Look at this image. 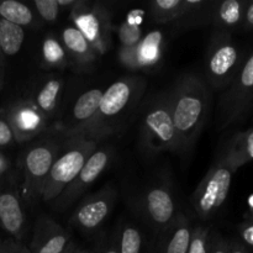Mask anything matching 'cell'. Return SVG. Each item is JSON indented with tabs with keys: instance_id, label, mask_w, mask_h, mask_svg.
Here are the masks:
<instances>
[{
	"instance_id": "6da1fadb",
	"label": "cell",
	"mask_w": 253,
	"mask_h": 253,
	"mask_svg": "<svg viewBox=\"0 0 253 253\" xmlns=\"http://www.w3.org/2000/svg\"><path fill=\"white\" fill-rule=\"evenodd\" d=\"M167 98L178 133V151L187 152L197 142L208 119L209 89L199 76L184 74Z\"/></svg>"
},
{
	"instance_id": "7a4b0ae2",
	"label": "cell",
	"mask_w": 253,
	"mask_h": 253,
	"mask_svg": "<svg viewBox=\"0 0 253 253\" xmlns=\"http://www.w3.org/2000/svg\"><path fill=\"white\" fill-rule=\"evenodd\" d=\"M96 148L98 138L89 136L71 137L64 147H61L52 165L42 190V199L44 202H54L67 185L73 182Z\"/></svg>"
},
{
	"instance_id": "3957f363",
	"label": "cell",
	"mask_w": 253,
	"mask_h": 253,
	"mask_svg": "<svg viewBox=\"0 0 253 253\" xmlns=\"http://www.w3.org/2000/svg\"><path fill=\"white\" fill-rule=\"evenodd\" d=\"M141 142L150 153L178 151V133L168 98L158 100L143 115Z\"/></svg>"
},
{
	"instance_id": "277c9868",
	"label": "cell",
	"mask_w": 253,
	"mask_h": 253,
	"mask_svg": "<svg viewBox=\"0 0 253 253\" xmlns=\"http://www.w3.org/2000/svg\"><path fill=\"white\" fill-rule=\"evenodd\" d=\"M232 172L231 167L221 160L200 182L190 198L193 208L199 217L210 219L222 207L231 187Z\"/></svg>"
},
{
	"instance_id": "5b68a950",
	"label": "cell",
	"mask_w": 253,
	"mask_h": 253,
	"mask_svg": "<svg viewBox=\"0 0 253 253\" xmlns=\"http://www.w3.org/2000/svg\"><path fill=\"white\" fill-rule=\"evenodd\" d=\"M61 146L54 142L40 143L30 148L24 156V195L29 203H36L42 198L44 182L52 165L58 156Z\"/></svg>"
},
{
	"instance_id": "8992f818",
	"label": "cell",
	"mask_w": 253,
	"mask_h": 253,
	"mask_svg": "<svg viewBox=\"0 0 253 253\" xmlns=\"http://www.w3.org/2000/svg\"><path fill=\"white\" fill-rule=\"evenodd\" d=\"M71 17L74 26L85 36L98 54L108 51L110 46V16L99 4H89L77 0L72 7Z\"/></svg>"
},
{
	"instance_id": "52a82bcc",
	"label": "cell",
	"mask_w": 253,
	"mask_h": 253,
	"mask_svg": "<svg viewBox=\"0 0 253 253\" xmlns=\"http://www.w3.org/2000/svg\"><path fill=\"white\" fill-rule=\"evenodd\" d=\"M136 84L137 83L135 79L124 78L111 84L104 91L99 105L98 115L89 131V137L100 140L101 137L110 133L106 128V121L120 115L135 100L137 94Z\"/></svg>"
},
{
	"instance_id": "ba28073f",
	"label": "cell",
	"mask_w": 253,
	"mask_h": 253,
	"mask_svg": "<svg viewBox=\"0 0 253 253\" xmlns=\"http://www.w3.org/2000/svg\"><path fill=\"white\" fill-rule=\"evenodd\" d=\"M111 160V151L109 147L96 148L88 161L85 162L84 167L78 173L73 182L67 185L66 189L61 193L58 198L53 202V208L58 211H63L67 208L71 207L77 199L82 197L86 192L89 187L99 178L109 166Z\"/></svg>"
},
{
	"instance_id": "9c48e42d",
	"label": "cell",
	"mask_w": 253,
	"mask_h": 253,
	"mask_svg": "<svg viewBox=\"0 0 253 253\" xmlns=\"http://www.w3.org/2000/svg\"><path fill=\"white\" fill-rule=\"evenodd\" d=\"M140 212L153 229L163 234L177 217V207L172 193L165 185L150 188L141 197Z\"/></svg>"
},
{
	"instance_id": "30bf717a",
	"label": "cell",
	"mask_w": 253,
	"mask_h": 253,
	"mask_svg": "<svg viewBox=\"0 0 253 253\" xmlns=\"http://www.w3.org/2000/svg\"><path fill=\"white\" fill-rule=\"evenodd\" d=\"M237 61L239 52L230 40L224 35L215 37L211 46L209 47L205 61V74L208 82L214 88L226 85L234 73Z\"/></svg>"
},
{
	"instance_id": "8fae6325",
	"label": "cell",
	"mask_w": 253,
	"mask_h": 253,
	"mask_svg": "<svg viewBox=\"0 0 253 253\" xmlns=\"http://www.w3.org/2000/svg\"><path fill=\"white\" fill-rule=\"evenodd\" d=\"M115 197L116 193L108 188L85 198L74 210L71 225L85 234L95 231L110 215Z\"/></svg>"
},
{
	"instance_id": "7c38bea8",
	"label": "cell",
	"mask_w": 253,
	"mask_h": 253,
	"mask_svg": "<svg viewBox=\"0 0 253 253\" xmlns=\"http://www.w3.org/2000/svg\"><path fill=\"white\" fill-rule=\"evenodd\" d=\"M2 111L17 142H25L34 138L46 128L48 123L31 100L16 101Z\"/></svg>"
},
{
	"instance_id": "4fadbf2b",
	"label": "cell",
	"mask_w": 253,
	"mask_h": 253,
	"mask_svg": "<svg viewBox=\"0 0 253 253\" xmlns=\"http://www.w3.org/2000/svg\"><path fill=\"white\" fill-rule=\"evenodd\" d=\"M69 241V234L61 225L42 215L35 222L34 235L27 250L30 253H62Z\"/></svg>"
},
{
	"instance_id": "5bb4252c",
	"label": "cell",
	"mask_w": 253,
	"mask_h": 253,
	"mask_svg": "<svg viewBox=\"0 0 253 253\" xmlns=\"http://www.w3.org/2000/svg\"><path fill=\"white\" fill-rule=\"evenodd\" d=\"M103 93L100 89H90L77 99L72 110V126L66 131L69 137L89 136V131L98 115Z\"/></svg>"
},
{
	"instance_id": "9a60e30c",
	"label": "cell",
	"mask_w": 253,
	"mask_h": 253,
	"mask_svg": "<svg viewBox=\"0 0 253 253\" xmlns=\"http://www.w3.org/2000/svg\"><path fill=\"white\" fill-rule=\"evenodd\" d=\"M253 90V54L245 63L234 88L222 99L221 121L227 125L242 111L246 96Z\"/></svg>"
},
{
	"instance_id": "2e32d148",
	"label": "cell",
	"mask_w": 253,
	"mask_h": 253,
	"mask_svg": "<svg viewBox=\"0 0 253 253\" xmlns=\"http://www.w3.org/2000/svg\"><path fill=\"white\" fill-rule=\"evenodd\" d=\"M25 219L21 202L11 188H0V224L2 229L20 242L25 234Z\"/></svg>"
},
{
	"instance_id": "e0dca14e",
	"label": "cell",
	"mask_w": 253,
	"mask_h": 253,
	"mask_svg": "<svg viewBox=\"0 0 253 253\" xmlns=\"http://www.w3.org/2000/svg\"><path fill=\"white\" fill-rule=\"evenodd\" d=\"M193 226L189 220L178 214L169 229L163 232L157 253H188Z\"/></svg>"
},
{
	"instance_id": "ac0fdd59",
	"label": "cell",
	"mask_w": 253,
	"mask_h": 253,
	"mask_svg": "<svg viewBox=\"0 0 253 253\" xmlns=\"http://www.w3.org/2000/svg\"><path fill=\"white\" fill-rule=\"evenodd\" d=\"M62 42L67 53L78 66L88 67L96 61L98 52L76 26H67L62 31Z\"/></svg>"
},
{
	"instance_id": "d6986e66",
	"label": "cell",
	"mask_w": 253,
	"mask_h": 253,
	"mask_svg": "<svg viewBox=\"0 0 253 253\" xmlns=\"http://www.w3.org/2000/svg\"><path fill=\"white\" fill-rule=\"evenodd\" d=\"M62 79L58 77H47L42 82L41 85L34 91L31 101L39 109L40 113L47 119L51 120L52 116L58 108L62 93Z\"/></svg>"
},
{
	"instance_id": "ffe728a7",
	"label": "cell",
	"mask_w": 253,
	"mask_h": 253,
	"mask_svg": "<svg viewBox=\"0 0 253 253\" xmlns=\"http://www.w3.org/2000/svg\"><path fill=\"white\" fill-rule=\"evenodd\" d=\"M188 6V0H155L150 2V16L157 24H166L184 16Z\"/></svg>"
},
{
	"instance_id": "44dd1931",
	"label": "cell",
	"mask_w": 253,
	"mask_h": 253,
	"mask_svg": "<svg viewBox=\"0 0 253 253\" xmlns=\"http://www.w3.org/2000/svg\"><path fill=\"white\" fill-rule=\"evenodd\" d=\"M251 160H253V130L237 136L224 158L232 170Z\"/></svg>"
},
{
	"instance_id": "7402d4cb",
	"label": "cell",
	"mask_w": 253,
	"mask_h": 253,
	"mask_svg": "<svg viewBox=\"0 0 253 253\" xmlns=\"http://www.w3.org/2000/svg\"><path fill=\"white\" fill-rule=\"evenodd\" d=\"M163 44V36L161 32L155 31L148 34L140 43L135 46L136 56H137L140 68L153 66L160 58L161 48Z\"/></svg>"
},
{
	"instance_id": "603a6c76",
	"label": "cell",
	"mask_w": 253,
	"mask_h": 253,
	"mask_svg": "<svg viewBox=\"0 0 253 253\" xmlns=\"http://www.w3.org/2000/svg\"><path fill=\"white\" fill-rule=\"evenodd\" d=\"M25 31L21 26L0 19V44L5 57L15 56L21 49Z\"/></svg>"
},
{
	"instance_id": "cb8c5ba5",
	"label": "cell",
	"mask_w": 253,
	"mask_h": 253,
	"mask_svg": "<svg viewBox=\"0 0 253 253\" xmlns=\"http://www.w3.org/2000/svg\"><path fill=\"white\" fill-rule=\"evenodd\" d=\"M120 253H150L142 232L136 226L126 224L118 234Z\"/></svg>"
},
{
	"instance_id": "d4e9b609",
	"label": "cell",
	"mask_w": 253,
	"mask_h": 253,
	"mask_svg": "<svg viewBox=\"0 0 253 253\" xmlns=\"http://www.w3.org/2000/svg\"><path fill=\"white\" fill-rule=\"evenodd\" d=\"M0 19L22 27L34 22V14L27 5L17 0H2L0 1Z\"/></svg>"
},
{
	"instance_id": "484cf974",
	"label": "cell",
	"mask_w": 253,
	"mask_h": 253,
	"mask_svg": "<svg viewBox=\"0 0 253 253\" xmlns=\"http://www.w3.org/2000/svg\"><path fill=\"white\" fill-rule=\"evenodd\" d=\"M43 62L48 67H63L67 63V54L62 44L54 37L48 36L44 39L42 46Z\"/></svg>"
},
{
	"instance_id": "4316f807",
	"label": "cell",
	"mask_w": 253,
	"mask_h": 253,
	"mask_svg": "<svg viewBox=\"0 0 253 253\" xmlns=\"http://www.w3.org/2000/svg\"><path fill=\"white\" fill-rule=\"evenodd\" d=\"M216 21L225 26L236 25L241 20V2L237 0H226L215 10Z\"/></svg>"
},
{
	"instance_id": "83f0119b",
	"label": "cell",
	"mask_w": 253,
	"mask_h": 253,
	"mask_svg": "<svg viewBox=\"0 0 253 253\" xmlns=\"http://www.w3.org/2000/svg\"><path fill=\"white\" fill-rule=\"evenodd\" d=\"M211 244L212 236L210 235L209 227L195 226L193 227L188 253H210Z\"/></svg>"
},
{
	"instance_id": "f1b7e54d",
	"label": "cell",
	"mask_w": 253,
	"mask_h": 253,
	"mask_svg": "<svg viewBox=\"0 0 253 253\" xmlns=\"http://www.w3.org/2000/svg\"><path fill=\"white\" fill-rule=\"evenodd\" d=\"M119 39L123 47H135L141 42V29L138 25L125 21L119 29Z\"/></svg>"
},
{
	"instance_id": "f546056e",
	"label": "cell",
	"mask_w": 253,
	"mask_h": 253,
	"mask_svg": "<svg viewBox=\"0 0 253 253\" xmlns=\"http://www.w3.org/2000/svg\"><path fill=\"white\" fill-rule=\"evenodd\" d=\"M35 6L40 16L46 22L56 21L59 15L61 6L58 4V0H35Z\"/></svg>"
},
{
	"instance_id": "4dcf8cb0",
	"label": "cell",
	"mask_w": 253,
	"mask_h": 253,
	"mask_svg": "<svg viewBox=\"0 0 253 253\" xmlns=\"http://www.w3.org/2000/svg\"><path fill=\"white\" fill-rule=\"evenodd\" d=\"M15 142V136L9 121L4 115V111L0 110V147H7Z\"/></svg>"
},
{
	"instance_id": "1f68e13d",
	"label": "cell",
	"mask_w": 253,
	"mask_h": 253,
	"mask_svg": "<svg viewBox=\"0 0 253 253\" xmlns=\"http://www.w3.org/2000/svg\"><path fill=\"white\" fill-rule=\"evenodd\" d=\"M0 253H30L26 246L12 239L0 240Z\"/></svg>"
},
{
	"instance_id": "d6a6232c",
	"label": "cell",
	"mask_w": 253,
	"mask_h": 253,
	"mask_svg": "<svg viewBox=\"0 0 253 253\" xmlns=\"http://www.w3.org/2000/svg\"><path fill=\"white\" fill-rule=\"evenodd\" d=\"M231 251V246L225 241L221 237H215L212 236V244L211 249H210V253H230Z\"/></svg>"
},
{
	"instance_id": "836d02e7",
	"label": "cell",
	"mask_w": 253,
	"mask_h": 253,
	"mask_svg": "<svg viewBox=\"0 0 253 253\" xmlns=\"http://www.w3.org/2000/svg\"><path fill=\"white\" fill-rule=\"evenodd\" d=\"M98 253H120V250H119L118 234H116V236H114L113 239L109 240V241L101 247L100 251Z\"/></svg>"
},
{
	"instance_id": "e575fe53",
	"label": "cell",
	"mask_w": 253,
	"mask_h": 253,
	"mask_svg": "<svg viewBox=\"0 0 253 253\" xmlns=\"http://www.w3.org/2000/svg\"><path fill=\"white\" fill-rule=\"evenodd\" d=\"M242 239H244L247 244L253 246V225H249V226L242 229Z\"/></svg>"
},
{
	"instance_id": "d590c367",
	"label": "cell",
	"mask_w": 253,
	"mask_h": 253,
	"mask_svg": "<svg viewBox=\"0 0 253 253\" xmlns=\"http://www.w3.org/2000/svg\"><path fill=\"white\" fill-rule=\"evenodd\" d=\"M4 77H5V56L2 53L1 44H0V89L4 85Z\"/></svg>"
},
{
	"instance_id": "8d00e7d4",
	"label": "cell",
	"mask_w": 253,
	"mask_h": 253,
	"mask_svg": "<svg viewBox=\"0 0 253 253\" xmlns=\"http://www.w3.org/2000/svg\"><path fill=\"white\" fill-rule=\"evenodd\" d=\"M7 168H9V162H7L6 157L0 152V177H1L2 174H5Z\"/></svg>"
},
{
	"instance_id": "74e56055",
	"label": "cell",
	"mask_w": 253,
	"mask_h": 253,
	"mask_svg": "<svg viewBox=\"0 0 253 253\" xmlns=\"http://www.w3.org/2000/svg\"><path fill=\"white\" fill-rule=\"evenodd\" d=\"M246 20L250 25H253V2L249 6L246 11Z\"/></svg>"
},
{
	"instance_id": "f35d334b",
	"label": "cell",
	"mask_w": 253,
	"mask_h": 253,
	"mask_svg": "<svg viewBox=\"0 0 253 253\" xmlns=\"http://www.w3.org/2000/svg\"><path fill=\"white\" fill-rule=\"evenodd\" d=\"M77 250L78 249H77V246L74 245V242L71 240V241H69V244L67 245V247L64 249V251L62 253H76Z\"/></svg>"
},
{
	"instance_id": "ab89813d",
	"label": "cell",
	"mask_w": 253,
	"mask_h": 253,
	"mask_svg": "<svg viewBox=\"0 0 253 253\" xmlns=\"http://www.w3.org/2000/svg\"><path fill=\"white\" fill-rule=\"evenodd\" d=\"M230 253H246V251H245L244 247L236 246V247H231V251H230Z\"/></svg>"
},
{
	"instance_id": "60d3db41",
	"label": "cell",
	"mask_w": 253,
	"mask_h": 253,
	"mask_svg": "<svg viewBox=\"0 0 253 253\" xmlns=\"http://www.w3.org/2000/svg\"><path fill=\"white\" fill-rule=\"evenodd\" d=\"M76 253H94L93 251H89V250H77Z\"/></svg>"
},
{
	"instance_id": "b9f144b4",
	"label": "cell",
	"mask_w": 253,
	"mask_h": 253,
	"mask_svg": "<svg viewBox=\"0 0 253 253\" xmlns=\"http://www.w3.org/2000/svg\"><path fill=\"white\" fill-rule=\"evenodd\" d=\"M251 205H253V197H252V199H251Z\"/></svg>"
},
{
	"instance_id": "7bdbcfd3",
	"label": "cell",
	"mask_w": 253,
	"mask_h": 253,
	"mask_svg": "<svg viewBox=\"0 0 253 253\" xmlns=\"http://www.w3.org/2000/svg\"><path fill=\"white\" fill-rule=\"evenodd\" d=\"M0 240H1V239H0Z\"/></svg>"
}]
</instances>
